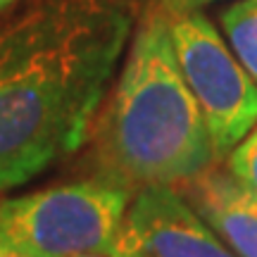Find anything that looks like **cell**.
Instances as JSON below:
<instances>
[{
	"label": "cell",
	"instance_id": "1",
	"mask_svg": "<svg viewBox=\"0 0 257 257\" xmlns=\"http://www.w3.org/2000/svg\"><path fill=\"white\" fill-rule=\"evenodd\" d=\"M134 29L131 0H31L0 22V191L86 143Z\"/></svg>",
	"mask_w": 257,
	"mask_h": 257
},
{
	"label": "cell",
	"instance_id": "2",
	"mask_svg": "<svg viewBox=\"0 0 257 257\" xmlns=\"http://www.w3.org/2000/svg\"><path fill=\"white\" fill-rule=\"evenodd\" d=\"M110 91L98 121V153L114 181L126 188L181 186L217 162L162 8H150L136 22Z\"/></svg>",
	"mask_w": 257,
	"mask_h": 257
},
{
	"label": "cell",
	"instance_id": "3",
	"mask_svg": "<svg viewBox=\"0 0 257 257\" xmlns=\"http://www.w3.org/2000/svg\"><path fill=\"white\" fill-rule=\"evenodd\" d=\"M131 200L119 181L88 179L0 202V236L34 257L107 252Z\"/></svg>",
	"mask_w": 257,
	"mask_h": 257
},
{
	"label": "cell",
	"instance_id": "4",
	"mask_svg": "<svg viewBox=\"0 0 257 257\" xmlns=\"http://www.w3.org/2000/svg\"><path fill=\"white\" fill-rule=\"evenodd\" d=\"M174 53L200 107L217 162L257 124V81L207 15H167Z\"/></svg>",
	"mask_w": 257,
	"mask_h": 257
},
{
	"label": "cell",
	"instance_id": "5",
	"mask_svg": "<svg viewBox=\"0 0 257 257\" xmlns=\"http://www.w3.org/2000/svg\"><path fill=\"white\" fill-rule=\"evenodd\" d=\"M110 257H236L174 186H141L121 217Z\"/></svg>",
	"mask_w": 257,
	"mask_h": 257
},
{
	"label": "cell",
	"instance_id": "6",
	"mask_svg": "<svg viewBox=\"0 0 257 257\" xmlns=\"http://www.w3.org/2000/svg\"><path fill=\"white\" fill-rule=\"evenodd\" d=\"M181 193L236 257H257V193L217 162L184 181Z\"/></svg>",
	"mask_w": 257,
	"mask_h": 257
},
{
	"label": "cell",
	"instance_id": "7",
	"mask_svg": "<svg viewBox=\"0 0 257 257\" xmlns=\"http://www.w3.org/2000/svg\"><path fill=\"white\" fill-rule=\"evenodd\" d=\"M221 34L257 81V0H236L219 15Z\"/></svg>",
	"mask_w": 257,
	"mask_h": 257
},
{
	"label": "cell",
	"instance_id": "8",
	"mask_svg": "<svg viewBox=\"0 0 257 257\" xmlns=\"http://www.w3.org/2000/svg\"><path fill=\"white\" fill-rule=\"evenodd\" d=\"M226 167L233 176H238L250 191L257 193V124L245 138L226 155Z\"/></svg>",
	"mask_w": 257,
	"mask_h": 257
},
{
	"label": "cell",
	"instance_id": "9",
	"mask_svg": "<svg viewBox=\"0 0 257 257\" xmlns=\"http://www.w3.org/2000/svg\"><path fill=\"white\" fill-rule=\"evenodd\" d=\"M217 0H162V10L167 15H186V12H200Z\"/></svg>",
	"mask_w": 257,
	"mask_h": 257
},
{
	"label": "cell",
	"instance_id": "10",
	"mask_svg": "<svg viewBox=\"0 0 257 257\" xmlns=\"http://www.w3.org/2000/svg\"><path fill=\"white\" fill-rule=\"evenodd\" d=\"M0 257H34V255H29L27 250L17 248L15 243H10V240L0 236Z\"/></svg>",
	"mask_w": 257,
	"mask_h": 257
},
{
	"label": "cell",
	"instance_id": "11",
	"mask_svg": "<svg viewBox=\"0 0 257 257\" xmlns=\"http://www.w3.org/2000/svg\"><path fill=\"white\" fill-rule=\"evenodd\" d=\"M17 3H22V0H0V12H3V10H8V8H12V5H17Z\"/></svg>",
	"mask_w": 257,
	"mask_h": 257
},
{
	"label": "cell",
	"instance_id": "12",
	"mask_svg": "<svg viewBox=\"0 0 257 257\" xmlns=\"http://www.w3.org/2000/svg\"><path fill=\"white\" fill-rule=\"evenodd\" d=\"M76 257H110L107 252H86V255H76Z\"/></svg>",
	"mask_w": 257,
	"mask_h": 257
}]
</instances>
